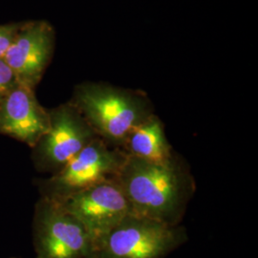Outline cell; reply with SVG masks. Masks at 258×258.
Instances as JSON below:
<instances>
[{"instance_id": "obj_1", "label": "cell", "mask_w": 258, "mask_h": 258, "mask_svg": "<svg viewBox=\"0 0 258 258\" xmlns=\"http://www.w3.org/2000/svg\"><path fill=\"white\" fill-rule=\"evenodd\" d=\"M117 179L131 213L172 226L181 224L196 191L190 167L177 152L163 163L127 156Z\"/></svg>"}, {"instance_id": "obj_2", "label": "cell", "mask_w": 258, "mask_h": 258, "mask_svg": "<svg viewBox=\"0 0 258 258\" xmlns=\"http://www.w3.org/2000/svg\"><path fill=\"white\" fill-rule=\"evenodd\" d=\"M70 102L97 136L112 148H122L130 131L155 114L145 91L102 82L76 85Z\"/></svg>"}, {"instance_id": "obj_3", "label": "cell", "mask_w": 258, "mask_h": 258, "mask_svg": "<svg viewBox=\"0 0 258 258\" xmlns=\"http://www.w3.org/2000/svg\"><path fill=\"white\" fill-rule=\"evenodd\" d=\"M186 240L181 225L129 213L99 242L97 258H165Z\"/></svg>"}, {"instance_id": "obj_4", "label": "cell", "mask_w": 258, "mask_h": 258, "mask_svg": "<svg viewBox=\"0 0 258 258\" xmlns=\"http://www.w3.org/2000/svg\"><path fill=\"white\" fill-rule=\"evenodd\" d=\"M37 258H97V244L91 233L60 204L38 199L33 221Z\"/></svg>"}, {"instance_id": "obj_5", "label": "cell", "mask_w": 258, "mask_h": 258, "mask_svg": "<svg viewBox=\"0 0 258 258\" xmlns=\"http://www.w3.org/2000/svg\"><path fill=\"white\" fill-rule=\"evenodd\" d=\"M127 155L95 139L62 168L38 183L41 197L60 201L93 184L117 178Z\"/></svg>"}, {"instance_id": "obj_6", "label": "cell", "mask_w": 258, "mask_h": 258, "mask_svg": "<svg viewBox=\"0 0 258 258\" xmlns=\"http://www.w3.org/2000/svg\"><path fill=\"white\" fill-rule=\"evenodd\" d=\"M49 111V128L33 148L37 171L54 174L95 139L99 138L70 101Z\"/></svg>"}, {"instance_id": "obj_7", "label": "cell", "mask_w": 258, "mask_h": 258, "mask_svg": "<svg viewBox=\"0 0 258 258\" xmlns=\"http://www.w3.org/2000/svg\"><path fill=\"white\" fill-rule=\"evenodd\" d=\"M56 202L83 223L97 247L113 228L131 213L128 200L117 178L93 184Z\"/></svg>"}, {"instance_id": "obj_8", "label": "cell", "mask_w": 258, "mask_h": 258, "mask_svg": "<svg viewBox=\"0 0 258 258\" xmlns=\"http://www.w3.org/2000/svg\"><path fill=\"white\" fill-rule=\"evenodd\" d=\"M55 48V28L49 21H22L3 59L19 83L36 89L52 61Z\"/></svg>"}, {"instance_id": "obj_9", "label": "cell", "mask_w": 258, "mask_h": 258, "mask_svg": "<svg viewBox=\"0 0 258 258\" xmlns=\"http://www.w3.org/2000/svg\"><path fill=\"white\" fill-rule=\"evenodd\" d=\"M49 111L35 89L18 83L0 102V134L34 148L49 128Z\"/></svg>"}, {"instance_id": "obj_10", "label": "cell", "mask_w": 258, "mask_h": 258, "mask_svg": "<svg viewBox=\"0 0 258 258\" xmlns=\"http://www.w3.org/2000/svg\"><path fill=\"white\" fill-rule=\"evenodd\" d=\"M121 149L127 156L163 163L175 155L166 138L165 124L156 114L132 129Z\"/></svg>"}, {"instance_id": "obj_11", "label": "cell", "mask_w": 258, "mask_h": 258, "mask_svg": "<svg viewBox=\"0 0 258 258\" xmlns=\"http://www.w3.org/2000/svg\"><path fill=\"white\" fill-rule=\"evenodd\" d=\"M21 24L22 21L0 24V58L4 57Z\"/></svg>"}, {"instance_id": "obj_12", "label": "cell", "mask_w": 258, "mask_h": 258, "mask_svg": "<svg viewBox=\"0 0 258 258\" xmlns=\"http://www.w3.org/2000/svg\"><path fill=\"white\" fill-rule=\"evenodd\" d=\"M18 83L12 69L3 58H0V102Z\"/></svg>"}]
</instances>
